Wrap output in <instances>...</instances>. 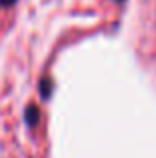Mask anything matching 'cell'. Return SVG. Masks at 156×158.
Masks as SVG:
<instances>
[{
	"label": "cell",
	"instance_id": "1",
	"mask_svg": "<svg viewBox=\"0 0 156 158\" xmlns=\"http://www.w3.org/2000/svg\"><path fill=\"white\" fill-rule=\"evenodd\" d=\"M14 0H0V6H8V4H12Z\"/></svg>",
	"mask_w": 156,
	"mask_h": 158
}]
</instances>
